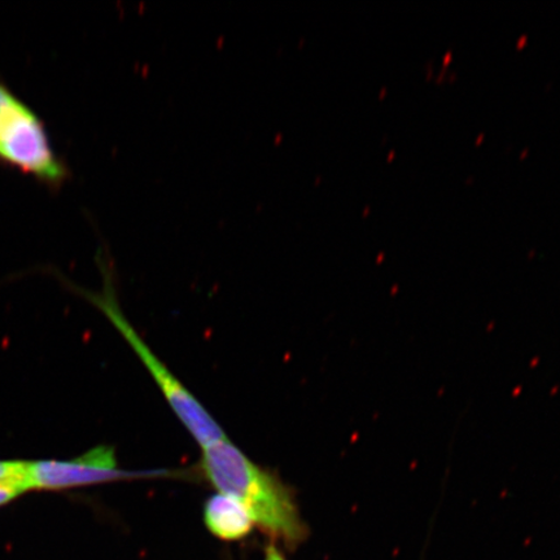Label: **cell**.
<instances>
[{
	"label": "cell",
	"instance_id": "3",
	"mask_svg": "<svg viewBox=\"0 0 560 560\" xmlns=\"http://www.w3.org/2000/svg\"><path fill=\"white\" fill-rule=\"evenodd\" d=\"M0 166L11 167L59 190L70 178L66 161L55 151L46 124L0 80Z\"/></svg>",
	"mask_w": 560,
	"mask_h": 560
},
{
	"label": "cell",
	"instance_id": "1",
	"mask_svg": "<svg viewBox=\"0 0 560 560\" xmlns=\"http://www.w3.org/2000/svg\"><path fill=\"white\" fill-rule=\"evenodd\" d=\"M199 468L220 493L242 502L266 534L289 545L303 540L306 529L292 489L229 439L202 447Z\"/></svg>",
	"mask_w": 560,
	"mask_h": 560
},
{
	"label": "cell",
	"instance_id": "2",
	"mask_svg": "<svg viewBox=\"0 0 560 560\" xmlns=\"http://www.w3.org/2000/svg\"><path fill=\"white\" fill-rule=\"evenodd\" d=\"M96 262L103 276V287L100 292L83 290L79 285L67 282V280H65V283L70 290L79 293L89 303L96 306L109 319L110 324L117 328L118 332L124 336L140 361L143 362L145 369L150 371L153 381L156 382L161 394L166 398L174 415L179 418L182 424L186 427L187 431L191 433V436L198 441L201 447L228 439L220 423H217V420L210 416L205 406L196 400L191 392L152 352V349L147 346L142 336L138 334L129 319L126 318L120 303H118L116 271L107 248H100L97 250Z\"/></svg>",
	"mask_w": 560,
	"mask_h": 560
},
{
	"label": "cell",
	"instance_id": "8",
	"mask_svg": "<svg viewBox=\"0 0 560 560\" xmlns=\"http://www.w3.org/2000/svg\"><path fill=\"white\" fill-rule=\"evenodd\" d=\"M265 560H285L282 555L275 548V546H270L268 551H266Z\"/></svg>",
	"mask_w": 560,
	"mask_h": 560
},
{
	"label": "cell",
	"instance_id": "4",
	"mask_svg": "<svg viewBox=\"0 0 560 560\" xmlns=\"http://www.w3.org/2000/svg\"><path fill=\"white\" fill-rule=\"evenodd\" d=\"M165 470L129 471L117 464L114 447L101 445L69 460H25V479L30 490L59 492L108 482L165 478Z\"/></svg>",
	"mask_w": 560,
	"mask_h": 560
},
{
	"label": "cell",
	"instance_id": "5",
	"mask_svg": "<svg viewBox=\"0 0 560 560\" xmlns=\"http://www.w3.org/2000/svg\"><path fill=\"white\" fill-rule=\"evenodd\" d=\"M205 522L215 537L225 541L242 540L250 534L255 525L242 502L220 492L207 500Z\"/></svg>",
	"mask_w": 560,
	"mask_h": 560
},
{
	"label": "cell",
	"instance_id": "7",
	"mask_svg": "<svg viewBox=\"0 0 560 560\" xmlns=\"http://www.w3.org/2000/svg\"><path fill=\"white\" fill-rule=\"evenodd\" d=\"M25 460H0V479L12 478L24 472Z\"/></svg>",
	"mask_w": 560,
	"mask_h": 560
},
{
	"label": "cell",
	"instance_id": "6",
	"mask_svg": "<svg viewBox=\"0 0 560 560\" xmlns=\"http://www.w3.org/2000/svg\"><path fill=\"white\" fill-rule=\"evenodd\" d=\"M30 492L24 472L12 478L0 479V508L10 505L11 502L19 499L20 495Z\"/></svg>",
	"mask_w": 560,
	"mask_h": 560
}]
</instances>
